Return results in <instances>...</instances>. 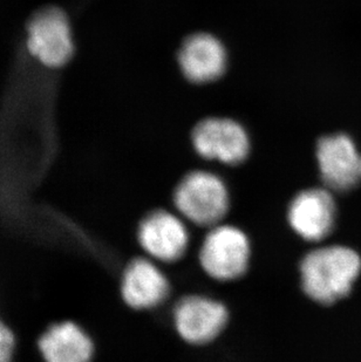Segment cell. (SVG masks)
Masks as SVG:
<instances>
[{"instance_id":"1","label":"cell","mask_w":361,"mask_h":362,"mask_svg":"<svg viewBox=\"0 0 361 362\" xmlns=\"http://www.w3.org/2000/svg\"><path fill=\"white\" fill-rule=\"evenodd\" d=\"M302 287L319 304H334L348 296L361 271V258L348 246L312 250L300 262Z\"/></svg>"},{"instance_id":"13","label":"cell","mask_w":361,"mask_h":362,"mask_svg":"<svg viewBox=\"0 0 361 362\" xmlns=\"http://www.w3.org/2000/svg\"><path fill=\"white\" fill-rule=\"evenodd\" d=\"M17 335L13 329L0 319V362L16 361Z\"/></svg>"},{"instance_id":"11","label":"cell","mask_w":361,"mask_h":362,"mask_svg":"<svg viewBox=\"0 0 361 362\" xmlns=\"http://www.w3.org/2000/svg\"><path fill=\"white\" fill-rule=\"evenodd\" d=\"M44 362H93L96 345L92 335L74 320L50 325L38 339Z\"/></svg>"},{"instance_id":"6","label":"cell","mask_w":361,"mask_h":362,"mask_svg":"<svg viewBox=\"0 0 361 362\" xmlns=\"http://www.w3.org/2000/svg\"><path fill=\"white\" fill-rule=\"evenodd\" d=\"M193 144L202 158L231 165L244 161L250 151L248 133L231 119L201 121L193 132Z\"/></svg>"},{"instance_id":"5","label":"cell","mask_w":361,"mask_h":362,"mask_svg":"<svg viewBox=\"0 0 361 362\" xmlns=\"http://www.w3.org/2000/svg\"><path fill=\"white\" fill-rule=\"evenodd\" d=\"M173 318L180 338L191 345H205L221 334L229 313L221 301L193 294L175 305Z\"/></svg>"},{"instance_id":"7","label":"cell","mask_w":361,"mask_h":362,"mask_svg":"<svg viewBox=\"0 0 361 362\" xmlns=\"http://www.w3.org/2000/svg\"><path fill=\"white\" fill-rule=\"evenodd\" d=\"M317 161L327 189L350 192L361 183V154L351 137L333 134L317 144Z\"/></svg>"},{"instance_id":"3","label":"cell","mask_w":361,"mask_h":362,"mask_svg":"<svg viewBox=\"0 0 361 362\" xmlns=\"http://www.w3.org/2000/svg\"><path fill=\"white\" fill-rule=\"evenodd\" d=\"M250 240L237 226L218 224L207 233L200 250V263L216 281L239 279L249 267Z\"/></svg>"},{"instance_id":"9","label":"cell","mask_w":361,"mask_h":362,"mask_svg":"<svg viewBox=\"0 0 361 362\" xmlns=\"http://www.w3.org/2000/svg\"><path fill=\"white\" fill-rule=\"evenodd\" d=\"M337 206L330 189L311 188L290 203L287 221L293 231L309 242H321L333 231Z\"/></svg>"},{"instance_id":"2","label":"cell","mask_w":361,"mask_h":362,"mask_svg":"<svg viewBox=\"0 0 361 362\" xmlns=\"http://www.w3.org/2000/svg\"><path fill=\"white\" fill-rule=\"evenodd\" d=\"M174 204L180 215L195 226L212 228L228 214L230 197L217 175L196 170L180 180L175 189Z\"/></svg>"},{"instance_id":"4","label":"cell","mask_w":361,"mask_h":362,"mask_svg":"<svg viewBox=\"0 0 361 362\" xmlns=\"http://www.w3.org/2000/svg\"><path fill=\"white\" fill-rule=\"evenodd\" d=\"M26 47L30 54L47 69H60L74 53L69 18L58 7L38 11L28 24Z\"/></svg>"},{"instance_id":"12","label":"cell","mask_w":361,"mask_h":362,"mask_svg":"<svg viewBox=\"0 0 361 362\" xmlns=\"http://www.w3.org/2000/svg\"><path fill=\"white\" fill-rule=\"evenodd\" d=\"M178 64L184 76L195 83L215 81L227 67V51L221 41L208 33H197L185 39Z\"/></svg>"},{"instance_id":"10","label":"cell","mask_w":361,"mask_h":362,"mask_svg":"<svg viewBox=\"0 0 361 362\" xmlns=\"http://www.w3.org/2000/svg\"><path fill=\"white\" fill-rule=\"evenodd\" d=\"M171 284L160 267L148 258H135L127 264L120 281L123 303L133 310H150L164 304Z\"/></svg>"},{"instance_id":"8","label":"cell","mask_w":361,"mask_h":362,"mask_svg":"<svg viewBox=\"0 0 361 362\" xmlns=\"http://www.w3.org/2000/svg\"><path fill=\"white\" fill-rule=\"evenodd\" d=\"M137 240L153 259L174 263L187 252L189 233L178 215L167 210H155L144 216L139 224Z\"/></svg>"}]
</instances>
